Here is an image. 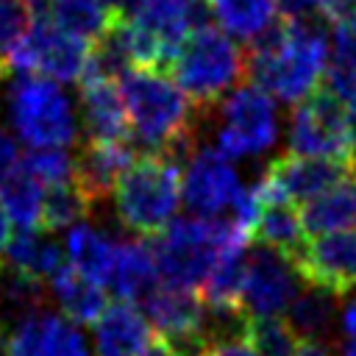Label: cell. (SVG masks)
<instances>
[{
    "instance_id": "obj_1",
    "label": "cell",
    "mask_w": 356,
    "mask_h": 356,
    "mask_svg": "<svg viewBox=\"0 0 356 356\" xmlns=\"http://www.w3.org/2000/svg\"><path fill=\"white\" fill-rule=\"evenodd\" d=\"M125 103L128 134L147 150L172 156L192 150L195 142V106L178 83L156 67H128L117 75Z\"/></svg>"
},
{
    "instance_id": "obj_2",
    "label": "cell",
    "mask_w": 356,
    "mask_h": 356,
    "mask_svg": "<svg viewBox=\"0 0 356 356\" xmlns=\"http://www.w3.org/2000/svg\"><path fill=\"white\" fill-rule=\"evenodd\" d=\"M328 70V42L314 22H281L248 53V75L273 100H309Z\"/></svg>"
},
{
    "instance_id": "obj_3",
    "label": "cell",
    "mask_w": 356,
    "mask_h": 356,
    "mask_svg": "<svg viewBox=\"0 0 356 356\" xmlns=\"http://www.w3.org/2000/svg\"><path fill=\"white\" fill-rule=\"evenodd\" d=\"M170 78L195 108H206L236 89L248 75L245 50L217 25H197L170 58Z\"/></svg>"
},
{
    "instance_id": "obj_4",
    "label": "cell",
    "mask_w": 356,
    "mask_h": 356,
    "mask_svg": "<svg viewBox=\"0 0 356 356\" xmlns=\"http://www.w3.org/2000/svg\"><path fill=\"white\" fill-rule=\"evenodd\" d=\"M234 242H248V236L231 220H172L153 239L150 248L156 259L159 284L195 292L197 286H203L222 250Z\"/></svg>"
},
{
    "instance_id": "obj_5",
    "label": "cell",
    "mask_w": 356,
    "mask_h": 356,
    "mask_svg": "<svg viewBox=\"0 0 356 356\" xmlns=\"http://www.w3.org/2000/svg\"><path fill=\"white\" fill-rule=\"evenodd\" d=\"M114 214L136 236H159L181 203V170L172 156L145 153L120 175L114 192Z\"/></svg>"
},
{
    "instance_id": "obj_6",
    "label": "cell",
    "mask_w": 356,
    "mask_h": 356,
    "mask_svg": "<svg viewBox=\"0 0 356 356\" xmlns=\"http://www.w3.org/2000/svg\"><path fill=\"white\" fill-rule=\"evenodd\" d=\"M8 122L31 150H67L78 139V117L61 83L42 75H17L6 92Z\"/></svg>"
},
{
    "instance_id": "obj_7",
    "label": "cell",
    "mask_w": 356,
    "mask_h": 356,
    "mask_svg": "<svg viewBox=\"0 0 356 356\" xmlns=\"http://www.w3.org/2000/svg\"><path fill=\"white\" fill-rule=\"evenodd\" d=\"M28 31L6 50V67L17 75H42L56 83L81 81L95 64V44L64 31L36 3Z\"/></svg>"
},
{
    "instance_id": "obj_8",
    "label": "cell",
    "mask_w": 356,
    "mask_h": 356,
    "mask_svg": "<svg viewBox=\"0 0 356 356\" xmlns=\"http://www.w3.org/2000/svg\"><path fill=\"white\" fill-rule=\"evenodd\" d=\"M220 122L214 131V150L228 159H253L275 147L281 136V117L275 100L256 83L236 86L220 100Z\"/></svg>"
},
{
    "instance_id": "obj_9",
    "label": "cell",
    "mask_w": 356,
    "mask_h": 356,
    "mask_svg": "<svg viewBox=\"0 0 356 356\" xmlns=\"http://www.w3.org/2000/svg\"><path fill=\"white\" fill-rule=\"evenodd\" d=\"M289 153L300 159H331L356 167L345 125V103L328 89H317L309 100L298 103L286 131Z\"/></svg>"
},
{
    "instance_id": "obj_10",
    "label": "cell",
    "mask_w": 356,
    "mask_h": 356,
    "mask_svg": "<svg viewBox=\"0 0 356 356\" xmlns=\"http://www.w3.org/2000/svg\"><path fill=\"white\" fill-rule=\"evenodd\" d=\"M142 303L150 331H156L159 339L175 345L186 356H200V350L214 339L211 314L203 298L192 289L159 284Z\"/></svg>"
},
{
    "instance_id": "obj_11",
    "label": "cell",
    "mask_w": 356,
    "mask_h": 356,
    "mask_svg": "<svg viewBox=\"0 0 356 356\" xmlns=\"http://www.w3.org/2000/svg\"><path fill=\"white\" fill-rule=\"evenodd\" d=\"M300 295V273L292 259L256 245L245 259L242 281V317L245 320H281L292 300Z\"/></svg>"
},
{
    "instance_id": "obj_12",
    "label": "cell",
    "mask_w": 356,
    "mask_h": 356,
    "mask_svg": "<svg viewBox=\"0 0 356 356\" xmlns=\"http://www.w3.org/2000/svg\"><path fill=\"white\" fill-rule=\"evenodd\" d=\"M245 192L239 172L214 147L189 150L186 167L181 172V197L186 209L200 220H214L231 211Z\"/></svg>"
},
{
    "instance_id": "obj_13",
    "label": "cell",
    "mask_w": 356,
    "mask_h": 356,
    "mask_svg": "<svg viewBox=\"0 0 356 356\" xmlns=\"http://www.w3.org/2000/svg\"><path fill=\"white\" fill-rule=\"evenodd\" d=\"M348 172H353V164L348 161H331V159H300V156H278L264 175L259 178L256 189L264 200V206L275 203H309L337 181H342Z\"/></svg>"
},
{
    "instance_id": "obj_14",
    "label": "cell",
    "mask_w": 356,
    "mask_h": 356,
    "mask_svg": "<svg viewBox=\"0 0 356 356\" xmlns=\"http://www.w3.org/2000/svg\"><path fill=\"white\" fill-rule=\"evenodd\" d=\"M309 286L342 295L356 289V228L314 236L292 259Z\"/></svg>"
},
{
    "instance_id": "obj_15",
    "label": "cell",
    "mask_w": 356,
    "mask_h": 356,
    "mask_svg": "<svg viewBox=\"0 0 356 356\" xmlns=\"http://www.w3.org/2000/svg\"><path fill=\"white\" fill-rule=\"evenodd\" d=\"M6 356H92L89 342L75 323L47 306L31 309L14 320Z\"/></svg>"
},
{
    "instance_id": "obj_16",
    "label": "cell",
    "mask_w": 356,
    "mask_h": 356,
    "mask_svg": "<svg viewBox=\"0 0 356 356\" xmlns=\"http://www.w3.org/2000/svg\"><path fill=\"white\" fill-rule=\"evenodd\" d=\"M81 120L89 134V142H125L128 117L125 103L117 86V75H108L92 67L81 78Z\"/></svg>"
},
{
    "instance_id": "obj_17",
    "label": "cell",
    "mask_w": 356,
    "mask_h": 356,
    "mask_svg": "<svg viewBox=\"0 0 356 356\" xmlns=\"http://www.w3.org/2000/svg\"><path fill=\"white\" fill-rule=\"evenodd\" d=\"M150 342V325L134 303H108L92 323L95 356H145Z\"/></svg>"
},
{
    "instance_id": "obj_18",
    "label": "cell",
    "mask_w": 356,
    "mask_h": 356,
    "mask_svg": "<svg viewBox=\"0 0 356 356\" xmlns=\"http://www.w3.org/2000/svg\"><path fill=\"white\" fill-rule=\"evenodd\" d=\"M134 150L125 142H86L75 159V184L95 206L114 192L120 175L131 167Z\"/></svg>"
},
{
    "instance_id": "obj_19",
    "label": "cell",
    "mask_w": 356,
    "mask_h": 356,
    "mask_svg": "<svg viewBox=\"0 0 356 356\" xmlns=\"http://www.w3.org/2000/svg\"><path fill=\"white\" fill-rule=\"evenodd\" d=\"M117 242L108 231L92 225V222H78L67 231L64 239V259L67 264L81 273L83 278H89L97 286H108V275H111V264H114V253H117Z\"/></svg>"
},
{
    "instance_id": "obj_20",
    "label": "cell",
    "mask_w": 356,
    "mask_h": 356,
    "mask_svg": "<svg viewBox=\"0 0 356 356\" xmlns=\"http://www.w3.org/2000/svg\"><path fill=\"white\" fill-rule=\"evenodd\" d=\"M156 286H159V273H156L153 250L139 239H120L108 275V289L122 303H136L145 300Z\"/></svg>"
},
{
    "instance_id": "obj_21",
    "label": "cell",
    "mask_w": 356,
    "mask_h": 356,
    "mask_svg": "<svg viewBox=\"0 0 356 356\" xmlns=\"http://www.w3.org/2000/svg\"><path fill=\"white\" fill-rule=\"evenodd\" d=\"M3 256H6L11 270H17L22 275H31L42 284L50 281L67 264L64 261V248L44 228H31V231L11 234Z\"/></svg>"
},
{
    "instance_id": "obj_22",
    "label": "cell",
    "mask_w": 356,
    "mask_h": 356,
    "mask_svg": "<svg viewBox=\"0 0 356 356\" xmlns=\"http://www.w3.org/2000/svg\"><path fill=\"white\" fill-rule=\"evenodd\" d=\"M300 220L303 228L317 236L356 228V172H348L342 181L303 203Z\"/></svg>"
},
{
    "instance_id": "obj_23",
    "label": "cell",
    "mask_w": 356,
    "mask_h": 356,
    "mask_svg": "<svg viewBox=\"0 0 356 356\" xmlns=\"http://www.w3.org/2000/svg\"><path fill=\"white\" fill-rule=\"evenodd\" d=\"M209 11L217 28L234 42H261L278 17L275 0H209Z\"/></svg>"
},
{
    "instance_id": "obj_24",
    "label": "cell",
    "mask_w": 356,
    "mask_h": 356,
    "mask_svg": "<svg viewBox=\"0 0 356 356\" xmlns=\"http://www.w3.org/2000/svg\"><path fill=\"white\" fill-rule=\"evenodd\" d=\"M47 286H50V295L56 298L61 314L70 323H75V325H81V323H89L92 325L106 312V306H108L106 289L97 286V284H92L89 278H83L81 273H75L70 264H64L47 281Z\"/></svg>"
},
{
    "instance_id": "obj_25",
    "label": "cell",
    "mask_w": 356,
    "mask_h": 356,
    "mask_svg": "<svg viewBox=\"0 0 356 356\" xmlns=\"http://www.w3.org/2000/svg\"><path fill=\"white\" fill-rule=\"evenodd\" d=\"M0 209L11 225L19 231L42 228V209H44V186L31 178L22 167L0 186Z\"/></svg>"
},
{
    "instance_id": "obj_26",
    "label": "cell",
    "mask_w": 356,
    "mask_h": 356,
    "mask_svg": "<svg viewBox=\"0 0 356 356\" xmlns=\"http://www.w3.org/2000/svg\"><path fill=\"white\" fill-rule=\"evenodd\" d=\"M325 81H328V92L337 100L348 103L356 97V19H345L334 25Z\"/></svg>"
},
{
    "instance_id": "obj_27",
    "label": "cell",
    "mask_w": 356,
    "mask_h": 356,
    "mask_svg": "<svg viewBox=\"0 0 356 356\" xmlns=\"http://www.w3.org/2000/svg\"><path fill=\"white\" fill-rule=\"evenodd\" d=\"M256 242L261 248H270L286 259H295L300 253V248L306 245V228L300 220V211L286 206V203H275L267 206L259 225H256Z\"/></svg>"
},
{
    "instance_id": "obj_28",
    "label": "cell",
    "mask_w": 356,
    "mask_h": 356,
    "mask_svg": "<svg viewBox=\"0 0 356 356\" xmlns=\"http://www.w3.org/2000/svg\"><path fill=\"white\" fill-rule=\"evenodd\" d=\"M334 317H337L334 295L314 286L300 289V295L286 309V325L300 339H323L334 325Z\"/></svg>"
},
{
    "instance_id": "obj_29",
    "label": "cell",
    "mask_w": 356,
    "mask_h": 356,
    "mask_svg": "<svg viewBox=\"0 0 356 356\" xmlns=\"http://www.w3.org/2000/svg\"><path fill=\"white\" fill-rule=\"evenodd\" d=\"M92 209V203L86 200V195L78 189L75 181L64 184V186H53L44 189V209H42V228L44 231H58V228H72L78 222H83L86 211Z\"/></svg>"
},
{
    "instance_id": "obj_30",
    "label": "cell",
    "mask_w": 356,
    "mask_h": 356,
    "mask_svg": "<svg viewBox=\"0 0 356 356\" xmlns=\"http://www.w3.org/2000/svg\"><path fill=\"white\" fill-rule=\"evenodd\" d=\"M242 337L259 356H292L300 342L284 320H245Z\"/></svg>"
},
{
    "instance_id": "obj_31",
    "label": "cell",
    "mask_w": 356,
    "mask_h": 356,
    "mask_svg": "<svg viewBox=\"0 0 356 356\" xmlns=\"http://www.w3.org/2000/svg\"><path fill=\"white\" fill-rule=\"evenodd\" d=\"M22 170L44 189L75 181V159L67 150H31L28 156H22Z\"/></svg>"
},
{
    "instance_id": "obj_32",
    "label": "cell",
    "mask_w": 356,
    "mask_h": 356,
    "mask_svg": "<svg viewBox=\"0 0 356 356\" xmlns=\"http://www.w3.org/2000/svg\"><path fill=\"white\" fill-rule=\"evenodd\" d=\"M31 0H0V50H8L31 25Z\"/></svg>"
},
{
    "instance_id": "obj_33",
    "label": "cell",
    "mask_w": 356,
    "mask_h": 356,
    "mask_svg": "<svg viewBox=\"0 0 356 356\" xmlns=\"http://www.w3.org/2000/svg\"><path fill=\"white\" fill-rule=\"evenodd\" d=\"M200 356H259V353L248 345V339H245L242 334H231V337L211 339V342L200 350Z\"/></svg>"
},
{
    "instance_id": "obj_34",
    "label": "cell",
    "mask_w": 356,
    "mask_h": 356,
    "mask_svg": "<svg viewBox=\"0 0 356 356\" xmlns=\"http://www.w3.org/2000/svg\"><path fill=\"white\" fill-rule=\"evenodd\" d=\"M22 167V153H19V145L11 134L0 131V186Z\"/></svg>"
},
{
    "instance_id": "obj_35",
    "label": "cell",
    "mask_w": 356,
    "mask_h": 356,
    "mask_svg": "<svg viewBox=\"0 0 356 356\" xmlns=\"http://www.w3.org/2000/svg\"><path fill=\"white\" fill-rule=\"evenodd\" d=\"M284 22H312L320 14V0H275Z\"/></svg>"
},
{
    "instance_id": "obj_36",
    "label": "cell",
    "mask_w": 356,
    "mask_h": 356,
    "mask_svg": "<svg viewBox=\"0 0 356 356\" xmlns=\"http://www.w3.org/2000/svg\"><path fill=\"white\" fill-rule=\"evenodd\" d=\"M320 17L334 22L356 19V0H320Z\"/></svg>"
},
{
    "instance_id": "obj_37",
    "label": "cell",
    "mask_w": 356,
    "mask_h": 356,
    "mask_svg": "<svg viewBox=\"0 0 356 356\" xmlns=\"http://www.w3.org/2000/svg\"><path fill=\"white\" fill-rule=\"evenodd\" d=\"M337 317H339V331L342 337L356 345V295H350L339 309H337Z\"/></svg>"
},
{
    "instance_id": "obj_38",
    "label": "cell",
    "mask_w": 356,
    "mask_h": 356,
    "mask_svg": "<svg viewBox=\"0 0 356 356\" xmlns=\"http://www.w3.org/2000/svg\"><path fill=\"white\" fill-rule=\"evenodd\" d=\"M292 356H334V350L323 339H300Z\"/></svg>"
},
{
    "instance_id": "obj_39",
    "label": "cell",
    "mask_w": 356,
    "mask_h": 356,
    "mask_svg": "<svg viewBox=\"0 0 356 356\" xmlns=\"http://www.w3.org/2000/svg\"><path fill=\"white\" fill-rule=\"evenodd\" d=\"M345 125H348V139H350V153L356 161V97L345 103Z\"/></svg>"
},
{
    "instance_id": "obj_40",
    "label": "cell",
    "mask_w": 356,
    "mask_h": 356,
    "mask_svg": "<svg viewBox=\"0 0 356 356\" xmlns=\"http://www.w3.org/2000/svg\"><path fill=\"white\" fill-rule=\"evenodd\" d=\"M145 356H186V353H184V350H178L175 345H170V342L159 339V342H150V348L145 350Z\"/></svg>"
},
{
    "instance_id": "obj_41",
    "label": "cell",
    "mask_w": 356,
    "mask_h": 356,
    "mask_svg": "<svg viewBox=\"0 0 356 356\" xmlns=\"http://www.w3.org/2000/svg\"><path fill=\"white\" fill-rule=\"evenodd\" d=\"M8 239H11V222H8V217H6V214H3V209H0V256L6 253Z\"/></svg>"
},
{
    "instance_id": "obj_42",
    "label": "cell",
    "mask_w": 356,
    "mask_h": 356,
    "mask_svg": "<svg viewBox=\"0 0 356 356\" xmlns=\"http://www.w3.org/2000/svg\"><path fill=\"white\" fill-rule=\"evenodd\" d=\"M8 323H6V317H3V309H0V356H6L8 353Z\"/></svg>"
},
{
    "instance_id": "obj_43",
    "label": "cell",
    "mask_w": 356,
    "mask_h": 356,
    "mask_svg": "<svg viewBox=\"0 0 356 356\" xmlns=\"http://www.w3.org/2000/svg\"><path fill=\"white\" fill-rule=\"evenodd\" d=\"M339 356H356V345H348V348H342V353Z\"/></svg>"
},
{
    "instance_id": "obj_44",
    "label": "cell",
    "mask_w": 356,
    "mask_h": 356,
    "mask_svg": "<svg viewBox=\"0 0 356 356\" xmlns=\"http://www.w3.org/2000/svg\"><path fill=\"white\" fill-rule=\"evenodd\" d=\"M3 70H6V64H3V61H0V75H3Z\"/></svg>"
}]
</instances>
